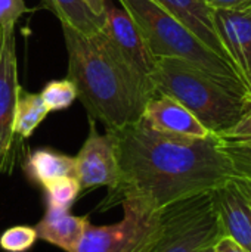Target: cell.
Wrapping results in <instances>:
<instances>
[{
    "label": "cell",
    "instance_id": "4fadbf2b",
    "mask_svg": "<svg viewBox=\"0 0 251 252\" xmlns=\"http://www.w3.org/2000/svg\"><path fill=\"white\" fill-rule=\"evenodd\" d=\"M152 1L157 3L160 7H163L166 12H169L170 15H173L183 25H186L213 52L232 62L217 35L215 27L213 9L204 0H152Z\"/></svg>",
    "mask_w": 251,
    "mask_h": 252
},
{
    "label": "cell",
    "instance_id": "30bf717a",
    "mask_svg": "<svg viewBox=\"0 0 251 252\" xmlns=\"http://www.w3.org/2000/svg\"><path fill=\"white\" fill-rule=\"evenodd\" d=\"M223 236L251 252V195L241 179L232 177L212 192Z\"/></svg>",
    "mask_w": 251,
    "mask_h": 252
},
{
    "label": "cell",
    "instance_id": "4316f807",
    "mask_svg": "<svg viewBox=\"0 0 251 252\" xmlns=\"http://www.w3.org/2000/svg\"><path fill=\"white\" fill-rule=\"evenodd\" d=\"M200 252H215V245H210V247H207V248L201 250Z\"/></svg>",
    "mask_w": 251,
    "mask_h": 252
},
{
    "label": "cell",
    "instance_id": "ffe728a7",
    "mask_svg": "<svg viewBox=\"0 0 251 252\" xmlns=\"http://www.w3.org/2000/svg\"><path fill=\"white\" fill-rule=\"evenodd\" d=\"M40 96L44 100L50 112L64 111V109H68L72 105V102L77 99V89L74 83L68 77H65L61 80L49 81L43 87Z\"/></svg>",
    "mask_w": 251,
    "mask_h": 252
},
{
    "label": "cell",
    "instance_id": "6da1fadb",
    "mask_svg": "<svg viewBox=\"0 0 251 252\" xmlns=\"http://www.w3.org/2000/svg\"><path fill=\"white\" fill-rule=\"evenodd\" d=\"M115 145L118 182L102 207L142 199L157 208L213 192L234 177L217 134L186 137L160 133L142 120L108 131Z\"/></svg>",
    "mask_w": 251,
    "mask_h": 252
},
{
    "label": "cell",
    "instance_id": "52a82bcc",
    "mask_svg": "<svg viewBox=\"0 0 251 252\" xmlns=\"http://www.w3.org/2000/svg\"><path fill=\"white\" fill-rule=\"evenodd\" d=\"M101 32L136 74L151 81L157 59L149 52L138 22L115 0H105Z\"/></svg>",
    "mask_w": 251,
    "mask_h": 252
},
{
    "label": "cell",
    "instance_id": "d6986e66",
    "mask_svg": "<svg viewBox=\"0 0 251 252\" xmlns=\"http://www.w3.org/2000/svg\"><path fill=\"white\" fill-rule=\"evenodd\" d=\"M222 139V148L232 165L234 177L251 180V137Z\"/></svg>",
    "mask_w": 251,
    "mask_h": 252
},
{
    "label": "cell",
    "instance_id": "5b68a950",
    "mask_svg": "<svg viewBox=\"0 0 251 252\" xmlns=\"http://www.w3.org/2000/svg\"><path fill=\"white\" fill-rule=\"evenodd\" d=\"M220 236L212 192L201 193L163 208L161 233L148 252H200Z\"/></svg>",
    "mask_w": 251,
    "mask_h": 252
},
{
    "label": "cell",
    "instance_id": "ac0fdd59",
    "mask_svg": "<svg viewBox=\"0 0 251 252\" xmlns=\"http://www.w3.org/2000/svg\"><path fill=\"white\" fill-rule=\"evenodd\" d=\"M47 208L70 211L75 199L78 198L81 188L75 177L65 176L55 179L43 186Z\"/></svg>",
    "mask_w": 251,
    "mask_h": 252
},
{
    "label": "cell",
    "instance_id": "484cf974",
    "mask_svg": "<svg viewBox=\"0 0 251 252\" xmlns=\"http://www.w3.org/2000/svg\"><path fill=\"white\" fill-rule=\"evenodd\" d=\"M84 3L89 6V9L93 12V15L104 22V7H105V0H84Z\"/></svg>",
    "mask_w": 251,
    "mask_h": 252
},
{
    "label": "cell",
    "instance_id": "44dd1931",
    "mask_svg": "<svg viewBox=\"0 0 251 252\" xmlns=\"http://www.w3.org/2000/svg\"><path fill=\"white\" fill-rule=\"evenodd\" d=\"M36 229L31 226H13L0 235V248L4 252H27L37 242Z\"/></svg>",
    "mask_w": 251,
    "mask_h": 252
},
{
    "label": "cell",
    "instance_id": "8992f818",
    "mask_svg": "<svg viewBox=\"0 0 251 252\" xmlns=\"http://www.w3.org/2000/svg\"><path fill=\"white\" fill-rule=\"evenodd\" d=\"M118 223H87L74 252H148L161 233L163 208L142 199H126Z\"/></svg>",
    "mask_w": 251,
    "mask_h": 252
},
{
    "label": "cell",
    "instance_id": "8fae6325",
    "mask_svg": "<svg viewBox=\"0 0 251 252\" xmlns=\"http://www.w3.org/2000/svg\"><path fill=\"white\" fill-rule=\"evenodd\" d=\"M141 120L151 128L166 134L186 137H206L213 134L188 108L167 94L157 93L152 96L146 102Z\"/></svg>",
    "mask_w": 251,
    "mask_h": 252
},
{
    "label": "cell",
    "instance_id": "277c9868",
    "mask_svg": "<svg viewBox=\"0 0 251 252\" xmlns=\"http://www.w3.org/2000/svg\"><path fill=\"white\" fill-rule=\"evenodd\" d=\"M138 22L149 52L155 59L173 58L204 71L228 87L251 94L238 68L213 52L186 25L152 0H118Z\"/></svg>",
    "mask_w": 251,
    "mask_h": 252
},
{
    "label": "cell",
    "instance_id": "603a6c76",
    "mask_svg": "<svg viewBox=\"0 0 251 252\" xmlns=\"http://www.w3.org/2000/svg\"><path fill=\"white\" fill-rule=\"evenodd\" d=\"M226 139H244V137H251V111L246 114L229 131H226L223 136Z\"/></svg>",
    "mask_w": 251,
    "mask_h": 252
},
{
    "label": "cell",
    "instance_id": "2e32d148",
    "mask_svg": "<svg viewBox=\"0 0 251 252\" xmlns=\"http://www.w3.org/2000/svg\"><path fill=\"white\" fill-rule=\"evenodd\" d=\"M43 4L59 19L81 34L93 35L101 31V21L93 15L84 0H41Z\"/></svg>",
    "mask_w": 251,
    "mask_h": 252
},
{
    "label": "cell",
    "instance_id": "7c38bea8",
    "mask_svg": "<svg viewBox=\"0 0 251 252\" xmlns=\"http://www.w3.org/2000/svg\"><path fill=\"white\" fill-rule=\"evenodd\" d=\"M213 15L222 46L247 83L251 72V7L244 10H213Z\"/></svg>",
    "mask_w": 251,
    "mask_h": 252
},
{
    "label": "cell",
    "instance_id": "3957f363",
    "mask_svg": "<svg viewBox=\"0 0 251 252\" xmlns=\"http://www.w3.org/2000/svg\"><path fill=\"white\" fill-rule=\"evenodd\" d=\"M149 78L155 93L179 100L217 136H223L251 111V94L228 87L180 59H157Z\"/></svg>",
    "mask_w": 251,
    "mask_h": 252
},
{
    "label": "cell",
    "instance_id": "83f0119b",
    "mask_svg": "<svg viewBox=\"0 0 251 252\" xmlns=\"http://www.w3.org/2000/svg\"><path fill=\"white\" fill-rule=\"evenodd\" d=\"M244 183H246V186H247V189H249V192H250L251 195V180H243Z\"/></svg>",
    "mask_w": 251,
    "mask_h": 252
},
{
    "label": "cell",
    "instance_id": "f1b7e54d",
    "mask_svg": "<svg viewBox=\"0 0 251 252\" xmlns=\"http://www.w3.org/2000/svg\"><path fill=\"white\" fill-rule=\"evenodd\" d=\"M247 84H249V89H250V92H251V72H250V75L247 77Z\"/></svg>",
    "mask_w": 251,
    "mask_h": 252
},
{
    "label": "cell",
    "instance_id": "7402d4cb",
    "mask_svg": "<svg viewBox=\"0 0 251 252\" xmlns=\"http://www.w3.org/2000/svg\"><path fill=\"white\" fill-rule=\"evenodd\" d=\"M30 12L25 0H0V27L16 25L18 19Z\"/></svg>",
    "mask_w": 251,
    "mask_h": 252
},
{
    "label": "cell",
    "instance_id": "9c48e42d",
    "mask_svg": "<svg viewBox=\"0 0 251 252\" xmlns=\"http://www.w3.org/2000/svg\"><path fill=\"white\" fill-rule=\"evenodd\" d=\"M21 90L15 25H3L0 27V167L12 149L13 114Z\"/></svg>",
    "mask_w": 251,
    "mask_h": 252
},
{
    "label": "cell",
    "instance_id": "5bb4252c",
    "mask_svg": "<svg viewBox=\"0 0 251 252\" xmlns=\"http://www.w3.org/2000/svg\"><path fill=\"white\" fill-rule=\"evenodd\" d=\"M87 217H77L65 210L46 208L43 219L34 226L37 238L65 252H74L87 226Z\"/></svg>",
    "mask_w": 251,
    "mask_h": 252
},
{
    "label": "cell",
    "instance_id": "d4e9b609",
    "mask_svg": "<svg viewBox=\"0 0 251 252\" xmlns=\"http://www.w3.org/2000/svg\"><path fill=\"white\" fill-rule=\"evenodd\" d=\"M215 252H250L228 236H220L215 244Z\"/></svg>",
    "mask_w": 251,
    "mask_h": 252
},
{
    "label": "cell",
    "instance_id": "e0dca14e",
    "mask_svg": "<svg viewBox=\"0 0 251 252\" xmlns=\"http://www.w3.org/2000/svg\"><path fill=\"white\" fill-rule=\"evenodd\" d=\"M49 112L40 93H27L21 90L13 114V134L21 139H28Z\"/></svg>",
    "mask_w": 251,
    "mask_h": 252
},
{
    "label": "cell",
    "instance_id": "ba28073f",
    "mask_svg": "<svg viewBox=\"0 0 251 252\" xmlns=\"http://www.w3.org/2000/svg\"><path fill=\"white\" fill-rule=\"evenodd\" d=\"M75 159V179L81 190L112 189L118 182V159L112 136L99 134L96 121L89 118V134Z\"/></svg>",
    "mask_w": 251,
    "mask_h": 252
},
{
    "label": "cell",
    "instance_id": "9a60e30c",
    "mask_svg": "<svg viewBox=\"0 0 251 252\" xmlns=\"http://www.w3.org/2000/svg\"><path fill=\"white\" fill-rule=\"evenodd\" d=\"M25 173L28 179L41 188L59 177H75V159L74 157L56 152L49 148L33 151L25 161Z\"/></svg>",
    "mask_w": 251,
    "mask_h": 252
},
{
    "label": "cell",
    "instance_id": "cb8c5ba5",
    "mask_svg": "<svg viewBox=\"0 0 251 252\" xmlns=\"http://www.w3.org/2000/svg\"><path fill=\"white\" fill-rule=\"evenodd\" d=\"M213 10H244L251 7V0H204Z\"/></svg>",
    "mask_w": 251,
    "mask_h": 252
},
{
    "label": "cell",
    "instance_id": "7a4b0ae2",
    "mask_svg": "<svg viewBox=\"0 0 251 252\" xmlns=\"http://www.w3.org/2000/svg\"><path fill=\"white\" fill-rule=\"evenodd\" d=\"M68 53V78L89 118L107 131L141 120L146 102L155 96L149 80L136 74L99 31L86 35L61 25Z\"/></svg>",
    "mask_w": 251,
    "mask_h": 252
}]
</instances>
